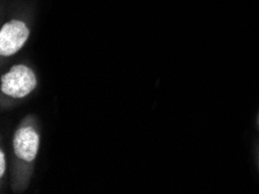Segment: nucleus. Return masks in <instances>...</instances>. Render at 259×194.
Listing matches in <instances>:
<instances>
[{
  "label": "nucleus",
  "mask_w": 259,
  "mask_h": 194,
  "mask_svg": "<svg viewBox=\"0 0 259 194\" xmlns=\"http://www.w3.org/2000/svg\"><path fill=\"white\" fill-rule=\"evenodd\" d=\"M36 85V78L33 71L25 65L12 68L2 79V90L7 96L23 98L29 94Z\"/></svg>",
  "instance_id": "obj_1"
},
{
  "label": "nucleus",
  "mask_w": 259,
  "mask_h": 194,
  "mask_svg": "<svg viewBox=\"0 0 259 194\" xmlns=\"http://www.w3.org/2000/svg\"><path fill=\"white\" fill-rule=\"evenodd\" d=\"M29 30L27 26L21 21H11L4 25L0 31V53L3 56H10L22 48Z\"/></svg>",
  "instance_id": "obj_2"
},
{
  "label": "nucleus",
  "mask_w": 259,
  "mask_h": 194,
  "mask_svg": "<svg viewBox=\"0 0 259 194\" xmlns=\"http://www.w3.org/2000/svg\"><path fill=\"white\" fill-rule=\"evenodd\" d=\"M38 136L31 128H21L15 133L14 152L23 161L31 162L36 157L38 149Z\"/></svg>",
  "instance_id": "obj_3"
},
{
  "label": "nucleus",
  "mask_w": 259,
  "mask_h": 194,
  "mask_svg": "<svg viewBox=\"0 0 259 194\" xmlns=\"http://www.w3.org/2000/svg\"><path fill=\"white\" fill-rule=\"evenodd\" d=\"M5 172V157H4V152H0V175H4Z\"/></svg>",
  "instance_id": "obj_4"
}]
</instances>
